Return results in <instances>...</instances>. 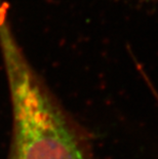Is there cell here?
Masks as SVG:
<instances>
[{"mask_svg":"<svg viewBox=\"0 0 158 159\" xmlns=\"http://www.w3.org/2000/svg\"><path fill=\"white\" fill-rule=\"evenodd\" d=\"M0 52L11 106L8 159H93L84 131L0 20Z\"/></svg>","mask_w":158,"mask_h":159,"instance_id":"cell-1","label":"cell"}]
</instances>
